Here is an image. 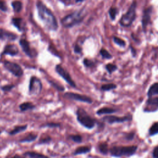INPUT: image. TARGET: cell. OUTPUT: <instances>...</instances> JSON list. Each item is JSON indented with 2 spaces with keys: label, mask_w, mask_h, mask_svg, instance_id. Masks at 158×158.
Instances as JSON below:
<instances>
[{
  "label": "cell",
  "mask_w": 158,
  "mask_h": 158,
  "mask_svg": "<svg viewBox=\"0 0 158 158\" xmlns=\"http://www.w3.org/2000/svg\"><path fill=\"white\" fill-rule=\"evenodd\" d=\"M36 8L38 17L46 27L50 30H57L58 28V23L52 11L40 0L36 1Z\"/></svg>",
  "instance_id": "cell-1"
},
{
  "label": "cell",
  "mask_w": 158,
  "mask_h": 158,
  "mask_svg": "<svg viewBox=\"0 0 158 158\" xmlns=\"http://www.w3.org/2000/svg\"><path fill=\"white\" fill-rule=\"evenodd\" d=\"M83 17L82 16L81 11H75L63 17L60 22L64 27L70 28L79 24L83 20Z\"/></svg>",
  "instance_id": "cell-2"
},
{
  "label": "cell",
  "mask_w": 158,
  "mask_h": 158,
  "mask_svg": "<svg viewBox=\"0 0 158 158\" xmlns=\"http://www.w3.org/2000/svg\"><path fill=\"white\" fill-rule=\"evenodd\" d=\"M137 149L136 146H114L110 148V153L112 156L120 157L122 156H130L133 154Z\"/></svg>",
  "instance_id": "cell-3"
},
{
  "label": "cell",
  "mask_w": 158,
  "mask_h": 158,
  "mask_svg": "<svg viewBox=\"0 0 158 158\" xmlns=\"http://www.w3.org/2000/svg\"><path fill=\"white\" fill-rule=\"evenodd\" d=\"M77 120L85 127L91 129L94 127L95 122L93 118H92L86 111L81 109L78 108L77 110Z\"/></svg>",
  "instance_id": "cell-4"
},
{
  "label": "cell",
  "mask_w": 158,
  "mask_h": 158,
  "mask_svg": "<svg viewBox=\"0 0 158 158\" xmlns=\"http://www.w3.org/2000/svg\"><path fill=\"white\" fill-rule=\"evenodd\" d=\"M136 2H133L130 6L128 11L125 14L120 20V23L123 27H129L131 25L136 17Z\"/></svg>",
  "instance_id": "cell-5"
},
{
  "label": "cell",
  "mask_w": 158,
  "mask_h": 158,
  "mask_svg": "<svg viewBox=\"0 0 158 158\" xmlns=\"http://www.w3.org/2000/svg\"><path fill=\"white\" fill-rule=\"evenodd\" d=\"M42 89V83L39 78L33 76L31 77L29 84V92L31 94L37 95L40 94Z\"/></svg>",
  "instance_id": "cell-6"
},
{
  "label": "cell",
  "mask_w": 158,
  "mask_h": 158,
  "mask_svg": "<svg viewBox=\"0 0 158 158\" xmlns=\"http://www.w3.org/2000/svg\"><path fill=\"white\" fill-rule=\"evenodd\" d=\"M4 67L10 72H11L13 75L16 77H21L23 73V70L21 67L15 62H10V61H5L4 62Z\"/></svg>",
  "instance_id": "cell-7"
},
{
  "label": "cell",
  "mask_w": 158,
  "mask_h": 158,
  "mask_svg": "<svg viewBox=\"0 0 158 158\" xmlns=\"http://www.w3.org/2000/svg\"><path fill=\"white\" fill-rule=\"evenodd\" d=\"M56 72L64 78V80L67 82L71 86L75 87L76 85L73 80L72 79L70 74L67 71H66L60 65H56L55 67Z\"/></svg>",
  "instance_id": "cell-8"
},
{
  "label": "cell",
  "mask_w": 158,
  "mask_h": 158,
  "mask_svg": "<svg viewBox=\"0 0 158 158\" xmlns=\"http://www.w3.org/2000/svg\"><path fill=\"white\" fill-rule=\"evenodd\" d=\"M64 97H65L68 99H70L79 101L81 102H87V103L92 102V99L89 97L85 96V95L77 94V93H71V92L65 93L64 94Z\"/></svg>",
  "instance_id": "cell-9"
},
{
  "label": "cell",
  "mask_w": 158,
  "mask_h": 158,
  "mask_svg": "<svg viewBox=\"0 0 158 158\" xmlns=\"http://www.w3.org/2000/svg\"><path fill=\"white\" fill-rule=\"evenodd\" d=\"M17 38V36L9 31L6 30L2 28H0V39L1 40H9L14 41Z\"/></svg>",
  "instance_id": "cell-10"
},
{
  "label": "cell",
  "mask_w": 158,
  "mask_h": 158,
  "mask_svg": "<svg viewBox=\"0 0 158 158\" xmlns=\"http://www.w3.org/2000/svg\"><path fill=\"white\" fill-rule=\"evenodd\" d=\"M19 49L14 44H7L4 48V51L2 52V54H7L10 56H15L18 54Z\"/></svg>",
  "instance_id": "cell-11"
},
{
  "label": "cell",
  "mask_w": 158,
  "mask_h": 158,
  "mask_svg": "<svg viewBox=\"0 0 158 158\" xmlns=\"http://www.w3.org/2000/svg\"><path fill=\"white\" fill-rule=\"evenodd\" d=\"M19 44H20L22 50L23 51V52L29 57H32L33 55H32V52H31V51L30 49L29 42L25 39H20V41H19Z\"/></svg>",
  "instance_id": "cell-12"
},
{
  "label": "cell",
  "mask_w": 158,
  "mask_h": 158,
  "mask_svg": "<svg viewBox=\"0 0 158 158\" xmlns=\"http://www.w3.org/2000/svg\"><path fill=\"white\" fill-rule=\"evenodd\" d=\"M128 120V118L127 117H118L117 116H114V115L106 116L103 118V120H104L105 122H107L109 123L123 122L127 121Z\"/></svg>",
  "instance_id": "cell-13"
},
{
  "label": "cell",
  "mask_w": 158,
  "mask_h": 158,
  "mask_svg": "<svg viewBox=\"0 0 158 158\" xmlns=\"http://www.w3.org/2000/svg\"><path fill=\"white\" fill-rule=\"evenodd\" d=\"M151 11H152V7L147 8L144 10L143 19H142V25H143V28L144 29H145L146 27L147 26L148 23L150 22V19H151L150 14Z\"/></svg>",
  "instance_id": "cell-14"
},
{
  "label": "cell",
  "mask_w": 158,
  "mask_h": 158,
  "mask_svg": "<svg viewBox=\"0 0 158 158\" xmlns=\"http://www.w3.org/2000/svg\"><path fill=\"white\" fill-rule=\"evenodd\" d=\"M24 155L30 157V158H49L48 157L46 156L44 154H40L38 152H36L34 151L26 152Z\"/></svg>",
  "instance_id": "cell-15"
},
{
  "label": "cell",
  "mask_w": 158,
  "mask_h": 158,
  "mask_svg": "<svg viewBox=\"0 0 158 158\" xmlns=\"http://www.w3.org/2000/svg\"><path fill=\"white\" fill-rule=\"evenodd\" d=\"M27 128V125H18V126H16L15 127V128L12 130L10 132H9V134L10 135H14L17 133H20L24 130H25Z\"/></svg>",
  "instance_id": "cell-16"
},
{
  "label": "cell",
  "mask_w": 158,
  "mask_h": 158,
  "mask_svg": "<svg viewBox=\"0 0 158 158\" xmlns=\"http://www.w3.org/2000/svg\"><path fill=\"white\" fill-rule=\"evenodd\" d=\"M158 94V83H156L151 85L148 90V95L149 97H152L154 95Z\"/></svg>",
  "instance_id": "cell-17"
},
{
  "label": "cell",
  "mask_w": 158,
  "mask_h": 158,
  "mask_svg": "<svg viewBox=\"0 0 158 158\" xmlns=\"http://www.w3.org/2000/svg\"><path fill=\"white\" fill-rule=\"evenodd\" d=\"M12 23L15 26L19 31H22V19L20 17H14L12 18L11 20Z\"/></svg>",
  "instance_id": "cell-18"
},
{
  "label": "cell",
  "mask_w": 158,
  "mask_h": 158,
  "mask_svg": "<svg viewBox=\"0 0 158 158\" xmlns=\"http://www.w3.org/2000/svg\"><path fill=\"white\" fill-rule=\"evenodd\" d=\"M90 147L88 146H81V147H78V148H77L75 150L74 152V154L75 155H78V154H85V153H87L88 152L90 151Z\"/></svg>",
  "instance_id": "cell-19"
},
{
  "label": "cell",
  "mask_w": 158,
  "mask_h": 158,
  "mask_svg": "<svg viewBox=\"0 0 158 158\" xmlns=\"http://www.w3.org/2000/svg\"><path fill=\"white\" fill-rule=\"evenodd\" d=\"M12 7L15 12H20L22 9V3L20 1H14L11 3Z\"/></svg>",
  "instance_id": "cell-20"
},
{
  "label": "cell",
  "mask_w": 158,
  "mask_h": 158,
  "mask_svg": "<svg viewBox=\"0 0 158 158\" xmlns=\"http://www.w3.org/2000/svg\"><path fill=\"white\" fill-rule=\"evenodd\" d=\"M19 108L22 111H25L27 110H30V109H33L35 108V106L29 102H26L21 104L19 106Z\"/></svg>",
  "instance_id": "cell-21"
},
{
  "label": "cell",
  "mask_w": 158,
  "mask_h": 158,
  "mask_svg": "<svg viewBox=\"0 0 158 158\" xmlns=\"http://www.w3.org/2000/svg\"><path fill=\"white\" fill-rule=\"evenodd\" d=\"M37 138V135L33 133H30L29 135H28L27 136H26L25 138L21 139L19 141L20 143H25V142H31V141H33L34 140L36 139V138Z\"/></svg>",
  "instance_id": "cell-22"
},
{
  "label": "cell",
  "mask_w": 158,
  "mask_h": 158,
  "mask_svg": "<svg viewBox=\"0 0 158 158\" xmlns=\"http://www.w3.org/2000/svg\"><path fill=\"white\" fill-rule=\"evenodd\" d=\"M115 112V110L114 109L109 108V107H103L99 109L97 111V114L102 115V114H112Z\"/></svg>",
  "instance_id": "cell-23"
},
{
  "label": "cell",
  "mask_w": 158,
  "mask_h": 158,
  "mask_svg": "<svg viewBox=\"0 0 158 158\" xmlns=\"http://www.w3.org/2000/svg\"><path fill=\"white\" fill-rule=\"evenodd\" d=\"M158 133V122L154 123L149 130V134L150 135H154Z\"/></svg>",
  "instance_id": "cell-24"
},
{
  "label": "cell",
  "mask_w": 158,
  "mask_h": 158,
  "mask_svg": "<svg viewBox=\"0 0 158 158\" xmlns=\"http://www.w3.org/2000/svg\"><path fill=\"white\" fill-rule=\"evenodd\" d=\"M99 149L102 154H107L108 152L107 144L106 143H102L99 145Z\"/></svg>",
  "instance_id": "cell-25"
},
{
  "label": "cell",
  "mask_w": 158,
  "mask_h": 158,
  "mask_svg": "<svg viewBox=\"0 0 158 158\" xmlns=\"http://www.w3.org/2000/svg\"><path fill=\"white\" fill-rule=\"evenodd\" d=\"M49 83H51V85L54 87L56 89H57L58 91H64V88L62 85H60L59 83H57L56 82H54L53 81H49Z\"/></svg>",
  "instance_id": "cell-26"
},
{
  "label": "cell",
  "mask_w": 158,
  "mask_h": 158,
  "mask_svg": "<svg viewBox=\"0 0 158 158\" xmlns=\"http://www.w3.org/2000/svg\"><path fill=\"white\" fill-rule=\"evenodd\" d=\"M115 88H116V85L113 84V83H109V84L103 85L101 86V89L104 91H109V90L114 89Z\"/></svg>",
  "instance_id": "cell-27"
},
{
  "label": "cell",
  "mask_w": 158,
  "mask_h": 158,
  "mask_svg": "<svg viewBox=\"0 0 158 158\" xmlns=\"http://www.w3.org/2000/svg\"><path fill=\"white\" fill-rule=\"evenodd\" d=\"M100 54L102 56V57L103 58H105V59H110L112 57V56L109 54V52L104 49H101Z\"/></svg>",
  "instance_id": "cell-28"
},
{
  "label": "cell",
  "mask_w": 158,
  "mask_h": 158,
  "mask_svg": "<svg viewBox=\"0 0 158 158\" xmlns=\"http://www.w3.org/2000/svg\"><path fill=\"white\" fill-rule=\"evenodd\" d=\"M106 70L108 71L109 73H111L112 72H114L116 69H117V66L114 64H108L106 65Z\"/></svg>",
  "instance_id": "cell-29"
},
{
  "label": "cell",
  "mask_w": 158,
  "mask_h": 158,
  "mask_svg": "<svg viewBox=\"0 0 158 158\" xmlns=\"http://www.w3.org/2000/svg\"><path fill=\"white\" fill-rule=\"evenodd\" d=\"M149 98L147 101V103L150 105H153V106H158V98Z\"/></svg>",
  "instance_id": "cell-30"
},
{
  "label": "cell",
  "mask_w": 158,
  "mask_h": 158,
  "mask_svg": "<svg viewBox=\"0 0 158 158\" xmlns=\"http://www.w3.org/2000/svg\"><path fill=\"white\" fill-rule=\"evenodd\" d=\"M117 9L115 8V7H112L109 9V15L110 17V18L112 19V20H114L115 18V16H116V14H117Z\"/></svg>",
  "instance_id": "cell-31"
},
{
  "label": "cell",
  "mask_w": 158,
  "mask_h": 158,
  "mask_svg": "<svg viewBox=\"0 0 158 158\" xmlns=\"http://www.w3.org/2000/svg\"><path fill=\"white\" fill-rule=\"evenodd\" d=\"M114 41L119 46H125V42L122 40L121 38H118V37H116V36H114Z\"/></svg>",
  "instance_id": "cell-32"
},
{
  "label": "cell",
  "mask_w": 158,
  "mask_h": 158,
  "mask_svg": "<svg viewBox=\"0 0 158 158\" xmlns=\"http://www.w3.org/2000/svg\"><path fill=\"white\" fill-rule=\"evenodd\" d=\"M70 138L76 143H81L82 141V137L79 135H70Z\"/></svg>",
  "instance_id": "cell-33"
},
{
  "label": "cell",
  "mask_w": 158,
  "mask_h": 158,
  "mask_svg": "<svg viewBox=\"0 0 158 158\" xmlns=\"http://www.w3.org/2000/svg\"><path fill=\"white\" fill-rule=\"evenodd\" d=\"M51 140V138L50 136H46L44 137H43V138H41L40 139V141H39V144H45V143H48L49 142H50Z\"/></svg>",
  "instance_id": "cell-34"
},
{
  "label": "cell",
  "mask_w": 158,
  "mask_h": 158,
  "mask_svg": "<svg viewBox=\"0 0 158 158\" xmlns=\"http://www.w3.org/2000/svg\"><path fill=\"white\" fill-rule=\"evenodd\" d=\"M8 8L6 2L4 0H0V10L3 12H6Z\"/></svg>",
  "instance_id": "cell-35"
},
{
  "label": "cell",
  "mask_w": 158,
  "mask_h": 158,
  "mask_svg": "<svg viewBox=\"0 0 158 158\" xmlns=\"http://www.w3.org/2000/svg\"><path fill=\"white\" fill-rule=\"evenodd\" d=\"M83 64L86 67H92L94 65V63L91 60H89L88 59H85L83 60Z\"/></svg>",
  "instance_id": "cell-36"
},
{
  "label": "cell",
  "mask_w": 158,
  "mask_h": 158,
  "mask_svg": "<svg viewBox=\"0 0 158 158\" xmlns=\"http://www.w3.org/2000/svg\"><path fill=\"white\" fill-rule=\"evenodd\" d=\"M14 87V85H5V86L1 87V89H2L4 91H9L11 90Z\"/></svg>",
  "instance_id": "cell-37"
},
{
  "label": "cell",
  "mask_w": 158,
  "mask_h": 158,
  "mask_svg": "<svg viewBox=\"0 0 158 158\" xmlns=\"http://www.w3.org/2000/svg\"><path fill=\"white\" fill-rule=\"evenodd\" d=\"M60 126V125L59 123H48L45 125V127H51V128H53V127H59Z\"/></svg>",
  "instance_id": "cell-38"
},
{
  "label": "cell",
  "mask_w": 158,
  "mask_h": 158,
  "mask_svg": "<svg viewBox=\"0 0 158 158\" xmlns=\"http://www.w3.org/2000/svg\"><path fill=\"white\" fill-rule=\"evenodd\" d=\"M81 48L78 44H76L74 47V52L75 53L79 54L81 52Z\"/></svg>",
  "instance_id": "cell-39"
},
{
  "label": "cell",
  "mask_w": 158,
  "mask_h": 158,
  "mask_svg": "<svg viewBox=\"0 0 158 158\" xmlns=\"http://www.w3.org/2000/svg\"><path fill=\"white\" fill-rule=\"evenodd\" d=\"M153 157L154 158H158V146L156 147L153 151Z\"/></svg>",
  "instance_id": "cell-40"
},
{
  "label": "cell",
  "mask_w": 158,
  "mask_h": 158,
  "mask_svg": "<svg viewBox=\"0 0 158 158\" xmlns=\"http://www.w3.org/2000/svg\"><path fill=\"white\" fill-rule=\"evenodd\" d=\"M133 137H134V133H130V134H128L127 135V139L130 140V139H132L133 138Z\"/></svg>",
  "instance_id": "cell-41"
},
{
  "label": "cell",
  "mask_w": 158,
  "mask_h": 158,
  "mask_svg": "<svg viewBox=\"0 0 158 158\" xmlns=\"http://www.w3.org/2000/svg\"><path fill=\"white\" fill-rule=\"evenodd\" d=\"M11 158H25V156H21L20 155H15Z\"/></svg>",
  "instance_id": "cell-42"
},
{
  "label": "cell",
  "mask_w": 158,
  "mask_h": 158,
  "mask_svg": "<svg viewBox=\"0 0 158 158\" xmlns=\"http://www.w3.org/2000/svg\"><path fill=\"white\" fill-rule=\"evenodd\" d=\"M77 2H82V1H85V0H75Z\"/></svg>",
  "instance_id": "cell-43"
},
{
  "label": "cell",
  "mask_w": 158,
  "mask_h": 158,
  "mask_svg": "<svg viewBox=\"0 0 158 158\" xmlns=\"http://www.w3.org/2000/svg\"><path fill=\"white\" fill-rule=\"evenodd\" d=\"M1 130H0V135H1Z\"/></svg>",
  "instance_id": "cell-44"
}]
</instances>
